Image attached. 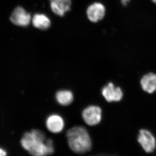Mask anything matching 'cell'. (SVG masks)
<instances>
[{
	"label": "cell",
	"instance_id": "cell-11",
	"mask_svg": "<svg viewBox=\"0 0 156 156\" xmlns=\"http://www.w3.org/2000/svg\"><path fill=\"white\" fill-rule=\"evenodd\" d=\"M32 20L34 26L41 30L48 29L51 25V21L49 17L44 14H35Z\"/></svg>",
	"mask_w": 156,
	"mask_h": 156
},
{
	"label": "cell",
	"instance_id": "cell-5",
	"mask_svg": "<svg viewBox=\"0 0 156 156\" xmlns=\"http://www.w3.org/2000/svg\"><path fill=\"white\" fill-rule=\"evenodd\" d=\"M137 140L146 152H152L155 149V138L150 131L147 130L141 129L140 131Z\"/></svg>",
	"mask_w": 156,
	"mask_h": 156
},
{
	"label": "cell",
	"instance_id": "cell-1",
	"mask_svg": "<svg viewBox=\"0 0 156 156\" xmlns=\"http://www.w3.org/2000/svg\"><path fill=\"white\" fill-rule=\"evenodd\" d=\"M21 144L32 155H49L54 152L53 140L47 139L45 133L38 129L26 132L21 139Z\"/></svg>",
	"mask_w": 156,
	"mask_h": 156
},
{
	"label": "cell",
	"instance_id": "cell-12",
	"mask_svg": "<svg viewBox=\"0 0 156 156\" xmlns=\"http://www.w3.org/2000/svg\"><path fill=\"white\" fill-rule=\"evenodd\" d=\"M73 98L72 92L68 90H59L56 94L57 102L63 106H67L72 103Z\"/></svg>",
	"mask_w": 156,
	"mask_h": 156
},
{
	"label": "cell",
	"instance_id": "cell-9",
	"mask_svg": "<svg viewBox=\"0 0 156 156\" xmlns=\"http://www.w3.org/2000/svg\"><path fill=\"white\" fill-rule=\"evenodd\" d=\"M50 8L54 14L62 17L70 10L71 0H50Z\"/></svg>",
	"mask_w": 156,
	"mask_h": 156
},
{
	"label": "cell",
	"instance_id": "cell-6",
	"mask_svg": "<svg viewBox=\"0 0 156 156\" xmlns=\"http://www.w3.org/2000/svg\"><path fill=\"white\" fill-rule=\"evenodd\" d=\"M101 93L105 100L109 102L119 101L122 100L123 93L122 89L115 87L112 83H109L102 89Z\"/></svg>",
	"mask_w": 156,
	"mask_h": 156
},
{
	"label": "cell",
	"instance_id": "cell-4",
	"mask_svg": "<svg viewBox=\"0 0 156 156\" xmlns=\"http://www.w3.org/2000/svg\"><path fill=\"white\" fill-rule=\"evenodd\" d=\"M10 20L14 25L25 27L30 23L31 17L30 14L23 7L18 6L12 12Z\"/></svg>",
	"mask_w": 156,
	"mask_h": 156
},
{
	"label": "cell",
	"instance_id": "cell-3",
	"mask_svg": "<svg viewBox=\"0 0 156 156\" xmlns=\"http://www.w3.org/2000/svg\"><path fill=\"white\" fill-rule=\"evenodd\" d=\"M82 116L84 122L89 126L97 125L101 121V108L96 105L87 107L83 111Z\"/></svg>",
	"mask_w": 156,
	"mask_h": 156
},
{
	"label": "cell",
	"instance_id": "cell-10",
	"mask_svg": "<svg viewBox=\"0 0 156 156\" xmlns=\"http://www.w3.org/2000/svg\"><path fill=\"white\" fill-rule=\"evenodd\" d=\"M140 85L145 92L154 93L156 91V74L151 73L144 76L140 80Z\"/></svg>",
	"mask_w": 156,
	"mask_h": 156
},
{
	"label": "cell",
	"instance_id": "cell-2",
	"mask_svg": "<svg viewBox=\"0 0 156 156\" xmlns=\"http://www.w3.org/2000/svg\"><path fill=\"white\" fill-rule=\"evenodd\" d=\"M66 136L70 148L76 153L83 154L92 148L91 137L87 129L82 126H75L68 130Z\"/></svg>",
	"mask_w": 156,
	"mask_h": 156
},
{
	"label": "cell",
	"instance_id": "cell-8",
	"mask_svg": "<svg viewBox=\"0 0 156 156\" xmlns=\"http://www.w3.org/2000/svg\"><path fill=\"white\" fill-rule=\"evenodd\" d=\"M46 126L50 132L53 133H59L64 128V120L59 115H51L47 119Z\"/></svg>",
	"mask_w": 156,
	"mask_h": 156
},
{
	"label": "cell",
	"instance_id": "cell-14",
	"mask_svg": "<svg viewBox=\"0 0 156 156\" xmlns=\"http://www.w3.org/2000/svg\"><path fill=\"white\" fill-rule=\"evenodd\" d=\"M129 1H130V0H122L121 2H122V4L123 5H124V6H126L127 3L129 2Z\"/></svg>",
	"mask_w": 156,
	"mask_h": 156
},
{
	"label": "cell",
	"instance_id": "cell-7",
	"mask_svg": "<svg viewBox=\"0 0 156 156\" xmlns=\"http://www.w3.org/2000/svg\"><path fill=\"white\" fill-rule=\"evenodd\" d=\"M105 12L106 9L103 4L99 2L93 3L87 9V17L91 22L97 23L103 19Z\"/></svg>",
	"mask_w": 156,
	"mask_h": 156
},
{
	"label": "cell",
	"instance_id": "cell-15",
	"mask_svg": "<svg viewBox=\"0 0 156 156\" xmlns=\"http://www.w3.org/2000/svg\"><path fill=\"white\" fill-rule=\"evenodd\" d=\"M151 1L154 4H155L156 5V0H151Z\"/></svg>",
	"mask_w": 156,
	"mask_h": 156
},
{
	"label": "cell",
	"instance_id": "cell-13",
	"mask_svg": "<svg viewBox=\"0 0 156 156\" xmlns=\"http://www.w3.org/2000/svg\"><path fill=\"white\" fill-rule=\"evenodd\" d=\"M6 155V153L2 149L0 148V156H5Z\"/></svg>",
	"mask_w": 156,
	"mask_h": 156
}]
</instances>
